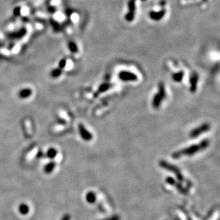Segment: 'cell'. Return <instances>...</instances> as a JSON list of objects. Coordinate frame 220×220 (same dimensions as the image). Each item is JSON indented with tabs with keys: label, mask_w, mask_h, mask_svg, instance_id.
Here are the masks:
<instances>
[{
	"label": "cell",
	"mask_w": 220,
	"mask_h": 220,
	"mask_svg": "<svg viewBox=\"0 0 220 220\" xmlns=\"http://www.w3.org/2000/svg\"><path fill=\"white\" fill-rule=\"evenodd\" d=\"M32 90L29 88H24L19 91L18 92V97L20 99H24L29 98V97L32 96Z\"/></svg>",
	"instance_id": "obj_9"
},
{
	"label": "cell",
	"mask_w": 220,
	"mask_h": 220,
	"mask_svg": "<svg viewBox=\"0 0 220 220\" xmlns=\"http://www.w3.org/2000/svg\"><path fill=\"white\" fill-rule=\"evenodd\" d=\"M110 86H111V85H110L109 83H103V84H102L101 85L98 87V92H99V93L104 92V91H107V90L110 89Z\"/></svg>",
	"instance_id": "obj_18"
},
{
	"label": "cell",
	"mask_w": 220,
	"mask_h": 220,
	"mask_svg": "<svg viewBox=\"0 0 220 220\" xmlns=\"http://www.w3.org/2000/svg\"><path fill=\"white\" fill-rule=\"evenodd\" d=\"M68 46H69V50L71 51V52L76 54L78 51H79V49H78L77 45H76V44L75 42H74V41H69V42L68 43Z\"/></svg>",
	"instance_id": "obj_17"
},
{
	"label": "cell",
	"mask_w": 220,
	"mask_h": 220,
	"mask_svg": "<svg viewBox=\"0 0 220 220\" xmlns=\"http://www.w3.org/2000/svg\"><path fill=\"white\" fill-rule=\"evenodd\" d=\"M66 62H67V60L66 58H63V59H62V60H61L59 62H58V68L63 70V69L65 68L66 65Z\"/></svg>",
	"instance_id": "obj_20"
},
{
	"label": "cell",
	"mask_w": 220,
	"mask_h": 220,
	"mask_svg": "<svg viewBox=\"0 0 220 220\" xmlns=\"http://www.w3.org/2000/svg\"><path fill=\"white\" fill-rule=\"evenodd\" d=\"M48 9L50 12H54L56 11V8H55L54 7H50L48 8Z\"/></svg>",
	"instance_id": "obj_25"
},
{
	"label": "cell",
	"mask_w": 220,
	"mask_h": 220,
	"mask_svg": "<svg viewBox=\"0 0 220 220\" xmlns=\"http://www.w3.org/2000/svg\"><path fill=\"white\" fill-rule=\"evenodd\" d=\"M19 211L20 214H23V215H26L29 212V206L26 204H20L19 207Z\"/></svg>",
	"instance_id": "obj_16"
},
{
	"label": "cell",
	"mask_w": 220,
	"mask_h": 220,
	"mask_svg": "<svg viewBox=\"0 0 220 220\" xmlns=\"http://www.w3.org/2000/svg\"><path fill=\"white\" fill-rule=\"evenodd\" d=\"M86 200L88 203L94 204L96 201V195L93 192H88L86 195Z\"/></svg>",
	"instance_id": "obj_11"
},
{
	"label": "cell",
	"mask_w": 220,
	"mask_h": 220,
	"mask_svg": "<svg viewBox=\"0 0 220 220\" xmlns=\"http://www.w3.org/2000/svg\"><path fill=\"white\" fill-rule=\"evenodd\" d=\"M198 79H199V76L198 74L196 72H193L191 74L190 78V91L191 92H195L197 90V83H198Z\"/></svg>",
	"instance_id": "obj_7"
},
{
	"label": "cell",
	"mask_w": 220,
	"mask_h": 220,
	"mask_svg": "<svg viewBox=\"0 0 220 220\" xmlns=\"http://www.w3.org/2000/svg\"><path fill=\"white\" fill-rule=\"evenodd\" d=\"M165 10H162L160 12H151L150 13V17L152 20H161L162 17H164V15H165Z\"/></svg>",
	"instance_id": "obj_10"
},
{
	"label": "cell",
	"mask_w": 220,
	"mask_h": 220,
	"mask_svg": "<svg viewBox=\"0 0 220 220\" xmlns=\"http://www.w3.org/2000/svg\"><path fill=\"white\" fill-rule=\"evenodd\" d=\"M55 167H56V163L54 162H50L45 166L44 171L46 174H50L54 169Z\"/></svg>",
	"instance_id": "obj_14"
},
{
	"label": "cell",
	"mask_w": 220,
	"mask_h": 220,
	"mask_svg": "<svg viewBox=\"0 0 220 220\" xmlns=\"http://www.w3.org/2000/svg\"><path fill=\"white\" fill-rule=\"evenodd\" d=\"M27 29L25 28H22L19 29L17 32H12L8 34V37L11 38V39H20V38L23 37L26 34H27Z\"/></svg>",
	"instance_id": "obj_8"
},
{
	"label": "cell",
	"mask_w": 220,
	"mask_h": 220,
	"mask_svg": "<svg viewBox=\"0 0 220 220\" xmlns=\"http://www.w3.org/2000/svg\"><path fill=\"white\" fill-rule=\"evenodd\" d=\"M158 91L159 92L156 93V94L154 96L153 99H152V107H153L155 109H157L160 107L162 100L164 99L166 96L165 90L160 89H158Z\"/></svg>",
	"instance_id": "obj_4"
},
{
	"label": "cell",
	"mask_w": 220,
	"mask_h": 220,
	"mask_svg": "<svg viewBox=\"0 0 220 220\" xmlns=\"http://www.w3.org/2000/svg\"><path fill=\"white\" fill-rule=\"evenodd\" d=\"M103 220H120V218L119 216L115 215V216H111V217H109V218H108V219H103Z\"/></svg>",
	"instance_id": "obj_22"
},
{
	"label": "cell",
	"mask_w": 220,
	"mask_h": 220,
	"mask_svg": "<svg viewBox=\"0 0 220 220\" xmlns=\"http://www.w3.org/2000/svg\"><path fill=\"white\" fill-rule=\"evenodd\" d=\"M165 181L167 184H169L170 185H172V186H175L177 182L176 180L174 178L171 177V176H167V177L166 178Z\"/></svg>",
	"instance_id": "obj_21"
},
{
	"label": "cell",
	"mask_w": 220,
	"mask_h": 220,
	"mask_svg": "<svg viewBox=\"0 0 220 220\" xmlns=\"http://www.w3.org/2000/svg\"><path fill=\"white\" fill-rule=\"evenodd\" d=\"M210 129V125L208 123H204V124H201L200 126H197L194 129L190 131V137L191 138H196L197 137L200 136L202 133L206 132V131H209Z\"/></svg>",
	"instance_id": "obj_3"
},
{
	"label": "cell",
	"mask_w": 220,
	"mask_h": 220,
	"mask_svg": "<svg viewBox=\"0 0 220 220\" xmlns=\"http://www.w3.org/2000/svg\"><path fill=\"white\" fill-rule=\"evenodd\" d=\"M79 134H80L81 138L86 142H89L91 141L93 139V135L91 134V133L90 131H88L87 129H86L85 126L82 124H79Z\"/></svg>",
	"instance_id": "obj_6"
},
{
	"label": "cell",
	"mask_w": 220,
	"mask_h": 220,
	"mask_svg": "<svg viewBox=\"0 0 220 220\" xmlns=\"http://www.w3.org/2000/svg\"><path fill=\"white\" fill-rule=\"evenodd\" d=\"M159 165L162 168H163V169H166V170L174 173L176 175L177 179L179 180L180 182H182L185 181L184 176H182V174H181V171H180V169H178V167H177L176 166L168 163V162L164 160H160V162H159Z\"/></svg>",
	"instance_id": "obj_2"
},
{
	"label": "cell",
	"mask_w": 220,
	"mask_h": 220,
	"mask_svg": "<svg viewBox=\"0 0 220 220\" xmlns=\"http://www.w3.org/2000/svg\"><path fill=\"white\" fill-rule=\"evenodd\" d=\"M71 216L69 214H66V215L63 216V217L62 218L61 220H70Z\"/></svg>",
	"instance_id": "obj_24"
},
{
	"label": "cell",
	"mask_w": 220,
	"mask_h": 220,
	"mask_svg": "<svg viewBox=\"0 0 220 220\" xmlns=\"http://www.w3.org/2000/svg\"><path fill=\"white\" fill-rule=\"evenodd\" d=\"M20 8L19 7H17L15 8L14 9V15H15V16H18V15H19V13H20Z\"/></svg>",
	"instance_id": "obj_23"
},
{
	"label": "cell",
	"mask_w": 220,
	"mask_h": 220,
	"mask_svg": "<svg viewBox=\"0 0 220 220\" xmlns=\"http://www.w3.org/2000/svg\"><path fill=\"white\" fill-rule=\"evenodd\" d=\"M209 144V140L204 139L201 141L200 143L197 144H193L191 146L186 147V148L183 149V150L177 151L174 153H172V157L174 159H178L181 157L182 155H187V156H191L197 153L201 150H204L207 147H208Z\"/></svg>",
	"instance_id": "obj_1"
},
{
	"label": "cell",
	"mask_w": 220,
	"mask_h": 220,
	"mask_svg": "<svg viewBox=\"0 0 220 220\" xmlns=\"http://www.w3.org/2000/svg\"><path fill=\"white\" fill-rule=\"evenodd\" d=\"M61 74H62V69H59L58 67L56 69H53L50 72V75H51V77L53 78V79H56V78L59 77L61 75Z\"/></svg>",
	"instance_id": "obj_15"
},
{
	"label": "cell",
	"mask_w": 220,
	"mask_h": 220,
	"mask_svg": "<svg viewBox=\"0 0 220 220\" xmlns=\"http://www.w3.org/2000/svg\"><path fill=\"white\" fill-rule=\"evenodd\" d=\"M183 77H184V72H182V71L174 73L172 76V79H173V81H175L176 82H181L182 80Z\"/></svg>",
	"instance_id": "obj_12"
},
{
	"label": "cell",
	"mask_w": 220,
	"mask_h": 220,
	"mask_svg": "<svg viewBox=\"0 0 220 220\" xmlns=\"http://www.w3.org/2000/svg\"><path fill=\"white\" fill-rule=\"evenodd\" d=\"M57 154H58V151L56 150V149L53 148V147H51V148L48 149L47 152H46V157H47L48 158L53 159L56 157Z\"/></svg>",
	"instance_id": "obj_13"
},
{
	"label": "cell",
	"mask_w": 220,
	"mask_h": 220,
	"mask_svg": "<svg viewBox=\"0 0 220 220\" xmlns=\"http://www.w3.org/2000/svg\"><path fill=\"white\" fill-rule=\"evenodd\" d=\"M175 186L176 187L177 189V190H179V192H181L182 194H184V195H185V194H188V191H187L186 189H185L180 183L177 182Z\"/></svg>",
	"instance_id": "obj_19"
},
{
	"label": "cell",
	"mask_w": 220,
	"mask_h": 220,
	"mask_svg": "<svg viewBox=\"0 0 220 220\" xmlns=\"http://www.w3.org/2000/svg\"><path fill=\"white\" fill-rule=\"evenodd\" d=\"M118 77L120 80L123 82H134L138 79V77L136 74L128 71H121L118 74Z\"/></svg>",
	"instance_id": "obj_5"
}]
</instances>
